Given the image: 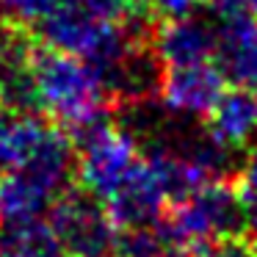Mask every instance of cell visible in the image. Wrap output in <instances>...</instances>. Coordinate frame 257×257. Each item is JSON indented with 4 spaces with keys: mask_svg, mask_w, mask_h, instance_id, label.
Returning <instances> with one entry per match:
<instances>
[{
    "mask_svg": "<svg viewBox=\"0 0 257 257\" xmlns=\"http://www.w3.org/2000/svg\"><path fill=\"white\" fill-rule=\"evenodd\" d=\"M207 6L218 17H254L257 20V0H207Z\"/></svg>",
    "mask_w": 257,
    "mask_h": 257,
    "instance_id": "18",
    "label": "cell"
},
{
    "mask_svg": "<svg viewBox=\"0 0 257 257\" xmlns=\"http://www.w3.org/2000/svg\"><path fill=\"white\" fill-rule=\"evenodd\" d=\"M64 0H0L3 14L23 25H39L42 20H47Z\"/></svg>",
    "mask_w": 257,
    "mask_h": 257,
    "instance_id": "15",
    "label": "cell"
},
{
    "mask_svg": "<svg viewBox=\"0 0 257 257\" xmlns=\"http://www.w3.org/2000/svg\"><path fill=\"white\" fill-rule=\"evenodd\" d=\"M163 257H191V254H188L185 249H177V246H172V249H169Z\"/></svg>",
    "mask_w": 257,
    "mask_h": 257,
    "instance_id": "21",
    "label": "cell"
},
{
    "mask_svg": "<svg viewBox=\"0 0 257 257\" xmlns=\"http://www.w3.org/2000/svg\"><path fill=\"white\" fill-rule=\"evenodd\" d=\"M166 202H169L166 191H163L155 169L150 166V161L144 155L139 166L130 172V177L102 205L108 207L116 227L133 229V227H152V224H158L163 218L161 213Z\"/></svg>",
    "mask_w": 257,
    "mask_h": 257,
    "instance_id": "8",
    "label": "cell"
},
{
    "mask_svg": "<svg viewBox=\"0 0 257 257\" xmlns=\"http://www.w3.org/2000/svg\"><path fill=\"white\" fill-rule=\"evenodd\" d=\"M238 188H240V194L246 196V202H257V147L249 150L243 166H240Z\"/></svg>",
    "mask_w": 257,
    "mask_h": 257,
    "instance_id": "19",
    "label": "cell"
},
{
    "mask_svg": "<svg viewBox=\"0 0 257 257\" xmlns=\"http://www.w3.org/2000/svg\"><path fill=\"white\" fill-rule=\"evenodd\" d=\"M61 194L58 185L28 169H9L0 174V221L42 218Z\"/></svg>",
    "mask_w": 257,
    "mask_h": 257,
    "instance_id": "12",
    "label": "cell"
},
{
    "mask_svg": "<svg viewBox=\"0 0 257 257\" xmlns=\"http://www.w3.org/2000/svg\"><path fill=\"white\" fill-rule=\"evenodd\" d=\"M75 144L31 108L0 105V169H34L58 183L75 172Z\"/></svg>",
    "mask_w": 257,
    "mask_h": 257,
    "instance_id": "4",
    "label": "cell"
},
{
    "mask_svg": "<svg viewBox=\"0 0 257 257\" xmlns=\"http://www.w3.org/2000/svg\"><path fill=\"white\" fill-rule=\"evenodd\" d=\"M169 249H172L169 240L163 238L158 224H152V227L124 229L116 243V257H163Z\"/></svg>",
    "mask_w": 257,
    "mask_h": 257,
    "instance_id": "14",
    "label": "cell"
},
{
    "mask_svg": "<svg viewBox=\"0 0 257 257\" xmlns=\"http://www.w3.org/2000/svg\"><path fill=\"white\" fill-rule=\"evenodd\" d=\"M246 235L257 243V202H246Z\"/></svg>",
    "mask_w": 257,
    "mask_h": 257,
    "instance_id": "20",
    "label": "cell"
},
{
    "mask_svg": "<svg viewBox=\"0 0 257 257\" xmlns=\"http://www.w3.org/2000/svg\"><path fill=\"white\" fill-rule=\"evenodd\" d=\"M34 105L72 133L108 119L111 86L89 61L53 47H34L31 53Z\"/></svg>",
    "mask_w": 257,
    "mask_h": 257,
    "instance_id": "1",
    "label": "cell"
},
{
    "mask_svg": "<svg viewBox=\"0 0 257 257\" xmlns=\"http://www.w3.org/2000/svg\"><path fill=\"white\" fill-rule=\"evenodd\" d=\"M194 257H257V251L240 235H235V238H218L199 246Z\"/></svg>",
    "mask_w": 257,
    "mask_h": 257,
    "instance_id": "16",
    "label": "cell"
},
{
    "mask_svg": "<svg viewBox=\"0 0 257 257\" xmlns=\"http://www.w3.org/2000/svg\"><path fill=\"white\" fill-rule=\"evenodd\" d=\"M158 229L169 246L199 249L218 238H235L246 229V196L227 180H213L202 185L183 202H174V210L158 221Z\"/></svg>",
    "mask_w": 257,
    "mask_h": 257,
    "instance_id": "3",
    "label": "cell"
},
{
    "mask_svg": "<svg viewBox=\"0 0 257 257\" xmlns=\"http://www.w3.org/2000/svg\"><path fill=\"white\" fill-rule=\"evenodd\" d=\"M213 64L221 69L227 83L257 89V20L224 17L216 28Z\"/></svg>",
    "mask_w": 257,
    "mask_h": 257,
    "instance_id": "11",
    "label": "cell"
},
{
    "mask_svg": "<svg viewBox=\"0 0 257 257\" xmlns=\"http://www.w3.org/2000/svg\"><path fill=\"white\" fill-rule=\"evenodd\" d=\"M36 28H39V39L45 47L83 58L105 80L139 47H144L141 45V28L97 17L80 0H64Z\"/></svg>",
    "mask_w": 257,
    "mask_h": 257,
    "instance_id": "2",
    "label": "cell"
},
{
    "mask_svg": "<svg viewBox=\"0 0 257 257\" xmlns=\"http://www.w3.org/2000/svg\"><path fill=\"white\" fill-rule=\"evenodd\" d=\"M227 78L213 61L191 64V67L166 69L158 86L161 105L177 119H207V113L216 108Z\"/></svg>",
    "mask_w": 257,
    "mask_h": 257,
    "instance_id": "7",
    "label": "cell"
},
{
    "mask_svg": "<svg viewBox=\"0 0 257 257\" xmlns=\"http://www.w3.org/2000/svg\"><path fill=\"white\" fill-rule=\"evenodd\" d=\"M0 23H3V6H0Z\"/></svg>",
    "mask_w": 257,
    "mask_h": 257,
    "instance_id": "22",
    "label": "cell"
},
{
    "mask_svg": "<svg viewBox=\"0 0 257 257\" xmlns=\"http://www.w3.org/2000/svg\"><path fill=\"white\" fill-rule=\"evenodd\" d=\"M152 53L163 69L191 67V64L213 61L216 56V28L207 20L183 14L172 17L158 28L152 39Z\"/></svg>",
    "mask_w": 257,
    "mask_h": 257,
    "instance_id": "9",
    "label": "cell"
},
{
    "mask_svg": "<svg viewBox=\"0 0 257 257\" xmlns=\"http://www.w3.org/2000/svg\"><path fill=\"white\" fill-rule=\"evenodd\" d=\"M47 218L69 257H116L119 227L89 191H64Z\"/></svg>",
    "mask_w": 257,
    "mask_h": 257,
    "instance_id": "6",
    "label": "cell"
},
{
    "mask_svg": "<svg viewBox=\"0 0 257 257\" xmlns=\"http://www.w3.org/2000/svg\"><path fill=\"white\" fill-rule=\"evenodd\" d=\"M205 133L227 152L240 155L257 147V89L235 86L207 113Z\"/></svg>",
    "mask_w": 257,
    "mask_h": 257,
    "instance_id": "10",
    "label": "cell"
},
{
    "mask_svg": "<svg viewBox=\"0 0 257 257\" xmlns=\"http://www.w3.org/2000/svg\"><path fill=\"white\" fill-rule=\"evenodd\" d=\"M0 257H69L50 218L0 221Z\"/></svg>",
    "mask_w": 257,
    "mask_h": 257,
    "instance_id": "13",
    "label": "cell"
},
{
    "mask_svg": "<svg viewBox=\"0 0 257 257\" xmlns=\"http://www.w3.org/2000/svg\"><path fill=\"white\" fill-rule=\"evenodd\" d=\"M139 3L150 14H158V17H163V20L191 14V12H194V6H196V0H139Z\"/></svg>",
    "mask_w": 257,
    "mask_h": 257,
    "instance_id": "17",
    "label": "cell"
},
{
    "mask_svg": "<svg viewBox=\"0 0 257 257\" xmlns=\"http://www.w3.org/2000/svg\"><path fill=\"white\" fill-rule=\"evenodd\" d=\"M75 155L80 185L100 202H105L144 158L139 152L136 133L113 124L111 116L75 133Z\"/></svg>",
    "mask_w": 257,
    "mask_h": 257,
    "instance_id": "5",
    "label": "cell"
}]
</instances>
